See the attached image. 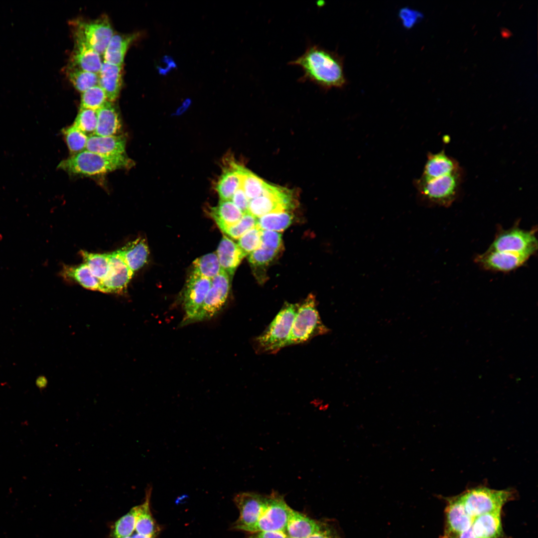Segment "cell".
<instances>
[{
	"label": "cell",
	"mask_w": 538,
	"mask_h": 538,
	"mask_svg": "<svg viewBox=\"0 0 538 538\" xmlns=\"http://www.w3.org/2000/svg\"><path fill=\"white\" fill-rule=\"evenodd\" d=\"M288 64L302 69L303 75L299 81L310 82L325 91L346 84L342 58L318 45H309L302 55Z\"/></svg>",
	"instance_id": "1"
},
{
	"label": "cell",
	"mask_w": 538,
	"mask_h": 538,
	"mask_svg": "<svg viewBox=\"0 0 538 538\" xmlns=\"http://www.w3.org/2000/svg\"><path fill=\"white\" fill-rule=\"evenodd\" d=\"M134 165V161L125 154L105 155L85 149L62 160L57 168L71 174L92 176L131 168Z\"/></svg>",
	"instance_id": "2"
},
{
	"label": "cell",
	"mask_w": 538,
	"mask_h": 538,
	"mask_svg": "<svg viewBox=\"0 0 538 538\" xmlns=\"http://www.w3.org/2000/svg\"><path fill=\"white\" fill-rule=\"evenodd\" d=\"M297 304L286 303L267 329L255 341L256 351L275 353L287 346Z\"/></svg>",
	"instance_id": "3"
},
{
	"label": "cell",
	"mask_w": 538,
	"mask_h": 538,
	"mask_svg": "<svg viewBox=\"0 0 538 538\" xmlns=\"http://www.w3.org/2000/svg\"><path fill=\"white\" fill-rule=\"evenodd\" d=\"M329 329L323 323L316 308L314 295L309 294L298 305L292 322L287 346L305 343L325 334Z\"/></svg>",
	"instance_id": "4"
},
{
	"label": "cell",
	"mask_w": 538,
	"mask_h": 538,
	"mask_svg": "<svg viewBox=\"0 0 538 538\" xmlns=\"http://www.w3.org/2000/svg\"><path fill=\"white\" fill-rule=\"evenodd\" d=\"M463 169L426 181H417L418 191L427 202L448 207L457 198L463 177Z\"/></svg>",
	"instance_id": "5"
},
{
	"label": "cell",
	"mask_w": 538,
	"mask_h": 538,
	"mask_svg": "<svg viewBox=\"0 0 538 538\" xmlns=\"http://www.w3.org/2000/svg\"><path fill=\"white\" fill-rule=\"evenodd\" d=\"M510 490H497L478 487L466 491L459 496L468 514L473 519L480 515L501 512L503 506L512 498Z\"/></svg>",
	"instance_id": "6"
},
{
	"label": "cell",
	"mask_w": 538,
	"mask_h": 538,
	"mask_svg": "<svg viewBox=\"0 0 538 538\" xmlns=\"http://www.w3.org/2000/svg\"><path fill=\"white\" fill-rule=\"evenodd\" d=\"M537 229H521L518 225L501 229L496 235L488 250L517 254L530 258L538 250Z\"/></svg>",
	"instance_id": "7"
},
{
	"label": "cell",
	"mask_w": 538,
	"mask_h": 538,
	"mask_svg": "<svg viewBox=\"0 0 538 538\" xmlns=\"http://www.w3.org/2000/svg\"><path fill=\"white\" fill-rule=\"evenodd\" d=\"M74 38L80 39L100 55H103L114 33L108 17L93 20L76 19L72 22Z\"/></svg>",
	"instance_id": "8"
},
{
	"label": "cell",
	"mask_w": 538,
	"mask_h": 538,
	"mask_svg": "<svg viewBox=\"0 0 538 538\" xmlns=\"http://www.w3.org/2000/svg\"><path fill=\"white\" fill-rule=\"evenodd\" d=\"M290 191L267 183L263 194L249 200L248 212L257 218L264 215L286 211L293 206Z\"/></svg>",
	"instance_id": "9"
},
{
	"label": "cell",
	"mask_w": 538,
	"mask_h": 538,
	"mask_svg": "<svg viewBox=\"0 0 538 538\" xmlns=\"http://www.w3.org/2000/svg\"><path fill=\"white\" fill-rule=\"evenodd\" d=\"M290 509L283 496L272 491L269 495L265 510L258 521L246 532L249 534L264 531L284 532Z\"/></svg>",
	"instance_id": "10"
},
{
	"label": "cell",
	"mask_w": 538,
	"mask_h": 538,
	"mask_svg": "<svg viewBox=\"0 0 538 538\" xmlns=\"http://www.w3.org/2000/svg\"><path fill=\"white\" fill-rule=\"evenodd\" d=\"M269 495L254 492H241L237 494L234 502L239 511V517L233 523L232 529L246 532L259 520L265 510Z\"/></svg>",
	"instance_id": "11"
},
{
	"label": "cell",
	"mask_w": 538,
	"mask_h": 538,
	"mask_svg": "<svg viewBox=\"0 0 538 538\" xmlns=\"http://www.w3.org/2000/svg\"><path fill=\"white\" fill-rule=\"evenodd\" d=\"M230 289V277L221 269L211 279L210 288L194 322L209 320L218 314L226 303Z\"/></svg>",
	"instance_id": "12"
},
{
	"label": "cell",
	"mask_w": 538,
	"mask_h": 538,
	"mask_svg": "<svg viewBox=\"0 0 538 538\" xmlns=\"http://www.w3.org/2000/svg\"><path fill=\"white\" fill-rule=\"evenodd\" d=\"M211 282V279L191 273L182 294L185 315L180 326L194 322L210 288Z\"/></svg>",
	"instance_id": "13"
},
{
	"label": "cell",
	"mask_w": 538,
	"mask_h": 538,
	"mask_svg": "<svg viewBox=\"0 0 538 538\" xmlns=\"http://www.w3.org/2000/svg\"><path fill=\"white\" fill-rule=\"evenodd\" d=\"M134 274L118 250L110 253L108 271L101 280L99 291L117 294L124 293Z\"/></svg>",
	"instance_id": "14"
},
{
	"label": "cell",
	"mask_w": 538,
	"mask_h": 538,
	"mask_svg": "<svg viewBox=\"0 0 538 538\" xmlns=\"http://www.w3.org/2000/svg\"><path fill=\"white\" fill-rule=\"evenodd\" d=\"M445 525L442 538H456L472 526L473 518L467 512L459 496L447 499Z\"/></svg>",
	"instance_id": "15"
},
{
	"label": "cell",
	"mask_w": 538,
	"mask_h": 538,
	"mask_svg": "<svg viewBox=\"0 0 538 538\" xmlns=\"http://www.w3.org/2000/svg\"><path fill=\"white\" fill-rule=\"evenodd\" d=\"M530 258L511 253L487 250L478 255L475 262L485 269L507 272L523 266Z\"/></svg>",
	"instance_id": "16"
},
{
	"label": "cell",
	"mask_w": 538,
	"mask_h": 538,
	"mask_svg": "<svg viewBox=\"0 0 538 538\" xmlns=\"http://www.w3.org/2000/svg\"><path fill=\"white\" fill-rule=\"evenodd\" d=\"M244 168L230 156L223 159L222 173L215 184L220 200H231L234 193L241 186Z\"/></svg>",
	"instance_id": "17"
},
{
	"label": "cell",
	"mask_w": 538,
	"mask_h": 538,
	"mask_svg": "<svg viewBox=\"0 0 538 538\" xmlns=\"http://www.w3.org/2000/svg\"><path fill=\"white\" fill-rule=\"evenodd\" d=\"M461 168L458 162L447 155L443 150L434 154L429 153L422 175L419 180L428 181L451 174Z\"/></svg>",
	"instance_id": "18"
},
{
	"label": "cell",
	"mask_w": 538,
	"mask_h": 538,
	"mask_svg": "<svg viewBox=\"0 0 538 538\" xmlns=\"http://www.w3.org/2000/svg\"><path fill=\"white\" fill-rule=\"evenodd\" d=\"M74 39V46L69 65L98 74L103 63L101 55L83 40L77 38Z\"/></svg>",
	"instance_id": "19"
},
{
	"label": "cell",
	"mask_w": 538,
	"mask_h": 538,
	"mask_svg": "<svg viewBox=\"0 0 538 538\" xmlns=\"http://www.w3.org/2000/svg\"><path fill=\"white\" fill-rule=\"evenodd\" d=\"M123 66L103 62L99 76V85L105 91L108 101L119 97L123 83Z\"/></svg>",
	"instance_id": "20"
},
{
	"label": "cell",
	"mask_w": 538,
	"mask_h": 538,
	"mask_svg": "<svg viewBox=\"0 0 538 538\" xmlns=\"http://www.w3.org/2000/svg\"><path fill=\"white\" fill-rule=\"evenodd\" d=\"M126 138L122 135L100 136L91 134L88 139L86 150L105 155L125 154Z\"/></svg>",
	"instance_id": "21"
},
{
	"label": "cell",
	"mask_w": 538,
	"mask_h": 538,
	"mask_svg": "<svg viewBox=\"0 0 538 538\" xmlns=\"http://www.w3.org/2000/svg\"><path fill=\"white\" fill-rule=\"evenodd\" d=\"M216 253L221 269L230 278L246 257L238 245L226 236L222 238Z\"/></svg>",
	"instance_id": "22"
},
{
	"label": "cell",
	"mask_w": 538,
	"mask_h": 538,
	"mask_svg": "<svg viewBox=\"0 0 538 538\" xmlns=\"http://www.w3.org/2000/svg\"><path fill=\"white\" fill-rule=\"evenodd\" d=\"M97 113V125L94 134L106 136L119 134L122 123L119 112L113 102L107 101Z\"/></svg>",
	"instance_id": "23"
},
{
	"label": "cell",
	"mask_w": 538,
	"mask_h": 538,
	"mask_svg": "<svg viewBox=\"0 0 538 538\" xmlns=\"http://www.w3.org/2000/svg\"><path fill=\"white\" fill-rule=\"evenodd\" d=\"M141 35L140 32L127 34H114L103 54L104 61L123 66L129 47Z\"/></svg>",
	"instance_id": "24"
},
{
	"label": "cell",
	"mask_w": 538,
	"mask_h": 538,
	"mask_svg": "<svg viewBox=\"0 0 538 538\" xmlns=\"http://www.w3.org/2000/svg\"><path fill=\"white\" fill-rule=\"evenodd\" d=\"M320 523L291 508L284 532L292 538H307L317 530Z\"/></svg>",
	"instance_id": "25"
},
{
	"label": "cell",
	"mask_w": 538,
	"mask_h": 538,
	"mask_svg": "<svg viewBox=\"0 0 538 538\" xmlns=\"http://www.w3.org/2000/svg\"><path fill=\"white\" fill-rule=\"evenodd\" d=\"M118 251L125 264L133 272L144 265L149 255L146 241L142 238L128 243Z\"/></svg>",
	"instance_id": "26"
},
{
	"label": "cell",
	"mask_w": 538,
	"mask_h": 538,
	"mask_svg": "<svg viewBox=\"0 0 538 538\" xmlns=\"http://www.w3.org/2000/svg\"><path fill=\"white\" fill-rule=\"evenodd\" d=\"M151 492V486H148L145 491L144 502L136 506L135 531L139 534L155 538L160 531V528L150 511Z\"/></svg>",
	"instance_id": "27"
},
{
	"label": "cell",
	"mask_w": 538,
	"mask_h": 538,
	"mask_svg": "<svg viewBox=\"0 0 538 538\" xmlns=\"http://www.w3.org/2000/svg\"><path fill=\"white\" fill-rule=\"evenodd\" d=\"M471 527L477 538L502 537L501 512L487 513L474 518Z\"/></svg>",
	"instance_id": "28"
},
{
	"label": "cell",
	"mask_w": 538,
	"mask_h": 538,
	"mask_svg": "<svg viewBox=\"0 0 538 538\" xmlns=\"http://www.w3.org/2000/svg\"><path fill=\"white\" fill-rule=\"evenodd\" d=\"M210 213L223 232L237 224L244 214L231 200H220L210 208Z\"/></svg>",
	"instance_id": "29"
},
{
	"label": "cell",
	"mask_w": 538,
	"mask_h": 538,
	"mask_svg": "<svg viewBox=\"0 0 538 538\" xmlns=\"http://www.w3.org/2000/svg\"><path fill=\"white\" fill-rule=\"evenodd\" d=\"M61 274L65 278L74 280L87 289L99 291L101 280L92 273L85 263L75 266H65Z\"/></svg>",
	"instance_id": "30"
},
{
	"label": "cell",
	"mask_w": 538,
	"mask_h": 538,
	"mask_svg": "<svg viewBox=\"0 0 538 538\" xmlns=\"http://www.w3.org/2000/svg\"><path fill=\"white\" fill-rule=\"evenodd\" d=\"M221 270L217 255L216 253L214 252L195 260L192 263L191 273L211 279L218 275Z\"/></svg>",
	"instance_id": "31"
},
{
	"label": "cell",
	"mask_w": 538,
	"mask_h": 538,
	"mask_svg": "<svg viewBox=\"0 0 538 538\" xmlns=\"http://www.w3.org/2000/svg\"><path fill=\"white\" fill-rule=\"evenodd\" d=\"M66 74L74 88L81 93L99 85L98 74L85 71L70 65L67 68Z\"/></svg>",
	"instance_id": "32"
},
{
	"label": "cell",
	"mask_w": 538,
	"mask_h": 538,
	"mask_svg": "<svg viewBox=\"0 0 538 538\" xmlns=\"http://www.w3.org/2000/svg\"><path fill=\"white\" fill-rule=\"evenodd\" d=\"M292 215L286 211L272 213L257 218V226L262 230L281 232L291 223Z\"/></svg>",
	"instance_id": "33"
},
{
	"label": "cell",
	"mask_w": 538,
	"mask_h": 538,
	"mask_svg": "<svg viewBox=\"0 0 538 538\" xmlns=\"http://www.w3.org/2000/svg\"><path fill=\"white\" fill-rule=\"evenodd\" d=\"M80 253L92 273L101 280L108 271L110 254L93 253L85 251H81Z\"/></svg>",
	"instance_id": "34"
},
{
	"label": "cell",
	"mask_w": 538,
	"mask_h": 538,
	"mask_svg": "<svg viewBox=\"0 0 538 538\" xmlns=\"http://www.w3.org/2000/svg\"><path fill=\"white\" fill-rule=\"evenodd\" d=\"M266 184L267 183L259 177L244 168L241 187L249 200L261 196Z\"/></svg>",
	"instance_id": "35"
},
{
	"label": "cell",
	"mask_w": 538,
	"mask_h": 538,
	"mask_svg": "<svg viewBox=\"0 0 538 538\" xmlns=\"http://www.w3.org/2000/svg\"><path fill=\"white\" fill-rule=\"evenodd\" d=\"M108 101L104 90L99 85L93 86L82 93L80 108L97 111Z\"/></svg>",
	"instance_id": "36"
},
{
	"label": "cell",
	"mask_w": 538,
	"mask_h": 538,
	"mask_svg": "<svg viewBox=\"0 0 538 538\" xmlns=\"http://www.w3.org/2000/svg\"><path fill=\"white\" fill-rule=\"evenodd\" d=\"M136 506L118 520L113 527L112 538H122L131 536L135 531Z\"/></svg>",
	"instance_id": "37"
},
{
	"label": "cell",
	"mask_w": 538,
	"mask_h": 538,
	"mask_svg": "<svg viewBox=\"0 0 538 538\" xmlns=\"http://www.w3.org/2000/svg\"><path fill=\"white\" fill-rule=\"evenodd\" d=\"M70 151L73 155L86 149L89 136L73 125L62 131Z\"/></svg>",
	"instance_id": "38"
},
{
	"label": "cell",
	"mask_w": 538,
	"mask_h": 538,
	"mask_svg": "<svg viewBox=\"0 0 538 538\" xmlns=\"http://www.w3.org/2000/svg\"><path fill=\"white\" fill-rule=\"evenodd\" d=\"M73 125L86 134H94L97 125V111L80 108Z\"/></svg>",
	"instance_id": "39"
},
{
	"label": "cell",
	"mask_w": 538,
	"mask_h": 538,
	"mask_svg": "<svg viewBox=\"0 0 538 538\" xmlns=\"http://www.w3.org/2000/svg\"><path fill=\"white\" fill-rule=\"evenodd\" d=\"M261 235L262 230L256 225L238 239L237 244L245 256L260 247Z\"/></svg>",
	"instance_id": "40"
},
{
	"label": "cell",
	"mask_w": 538,
	"mask_h": 538,
	"mask_svg": "<svg viewBox=\"0 0 538 538\" xmlns=\"http://www.w3.org/2000/svg\"><path fill=\"white\" fill-rule=\"evenodd\" d=\"M257 222V218L247 212L243 214L237 224L226 229L224 233L233 239H239L247 231L255 227Z\"/></svg>",
	"instance_id": "41"
},
{
	"label": "cell",
	"mask_w": 538,
	"mask_h": 538,
	"mask_svg": "<svg viewBox=\"0 0 538 538\" xmlns=\"http://www.w3.org/2000/svg\"><path fill=\"white\" fill-rule=\"evenodd\" d=\"M278 253L276 251L261 246L250 254L249 261L255 267L267 266L275 258Z\"/></svg>",
	"instance_id": "42"
},
{
	"label": "cell",
	"mask_w": 538,
	"mask_h": 538,
	"mask_svg": "<svg viewBox=\"0 0 538 538\" xmlns=\"http://www.w3.org/2000/svg\"><path fill=\"white\" fill-rule=\"evenodd\" d=\"M261 246L279 252L282 246L281 234L275 231L262 230Z\"/></svg>",
	"instance_id": "43"
},
{
	"label": "cell",
	"mask_w": 538,
	"mask_h": 538,
	"mask_svg": "<svg viewBox=\"0 0 538 538\" xmlns=\"http://www.w3.org/2000/svg\"><path fill=\"white\" fill-rule=\"evenodd\" d=\"M307 538H342L335 528L327 522L320 521L317 530Z\"/></svg>",
	"instance_id": "44"
},
{
	"label": "cell",
	"mask_w": 538,
	"mask_h": 538,
	"mask_svg": "<svg viewBox=\"0 0 538 538\" xmlns=\"http://www.w3.org/2000/svg\"><path fill=\"white\" fill-rule=\"evenodd\" d=\"M231 201L244 214L248 212L249 200L241 186L233 194Z\"/></svg>",
	"instance_id": "45"
},
{
	"label": "cell",
	"mask_w": 538,
	"mask_h": 538,
	"mask_svg": "<svg viewBox=\"0 0 538 538\" xmlns=\"http://www.w3.org/2000/svg\"><path fill=\"white\" fill-rule=\"evenodd\" d=\"M248 534L246 538H285L287 537L283 531H264Z\"/></svg>",
	"instance_id": "46"
},
{
	"label": "cell",
	"mask_w": 538,
	"mask_h": 538,
	"mask_svg": "<svg viewBox=\"0 0 538 538\" xmlns=\"http://www.w3.org/2000/svg\"><path fill=\"white\" fill-rule=\"evenodd\" d=\"M163 66H159L158 69L160 74L165 75L172 68H175L176 65L173 59L169 56H165L161 59Z\"/></svg>",
	"instance_id": "47"
},
{
	"label": "cell",
	"mask_w": 538,
	"mask_h": 538,
	"mask_svg": "<svg viewBox=\"0 0 538 538\" xmlns=\"http://www.w3.org/2000/svg\"><path fill=\"white\" fill-rule=\"evenodd\" d=\"M191 99H186L183 102L182 105L177 109V110L176 111V112L175 113H174L173 115H175V116H179V115H180L182 114L184 112H185L187 110L188 107L191 105Z\"/></svg>",
	"instance_id": "48"
},
{
	"label": "cell",
	"mask_w": 538,
	"mask_h": 538,
	"mask_svg": "<svg viewBox=\"0 0 538 538\" xmlns=\"http://www.w3.org/2000/svg\"><path fill=\"white\" fill-rule=\"evenodd\" d=\"M456 538H477L472 527L460 533Z\"/></svg>",
	"instance_id": "49"
},
{
	"label": "cell",
	"mask_w": 538,
	"mask_h": 538,
	"mask_svg": "<svg viewBox=\"0 0 538 538\" xmlns=\"http://www.w3.org/2000/svg\"><path fill=\"white\" fill-rule=\"evenodd\" d=\"M36 385L39 389H43L46 386V380L43 377H39L36 380Z\"/></svg>",
	"instance_id": "50"
},
{
	"label": "cell",
	"mask_w": 538,
	"mask_h": 538,
	"mask_svg": "<svg viewBox=\"0 0 538 538\" xmlns=\"http://www.w3.org/2000/svg\"><path fill=\"white\" fill-rule=\"evenodd\" d=\"M131 538H155L152 537L147 536L139 534H137L136 533L135 534H134L133 535H132L131 536Z\"/></svg>",
	"instance_id": "51"
},
{
	"label": "cell",
	"mask_w": 538,
	"mask_h": 538,
	"mask_svg": "<svg viewBox=\"0 0 538 538\" xmlns=\"http://www.w3.org/2000/svg\"><path fill=\"white\" fill-rule=\"evenodd\" d=\"M122 538H131V536H130V537H127Z\"/></svg>",
	"instance_id": "52"
},
{
	"label": "cell",
	"mask_w": 538,
	"mask_h": 538,
	"mask_svg": "<svg viewBox=\"0 0 538 538\" xmlns=\"http://www.w3.org/2000/svg\"><path fill=\"white\" fill-rule=\"evenodd\" d=\"M285 538H290V537H289L287 536Z\"/></svg>",
	"instance_id": "53"
}]
</instances>
